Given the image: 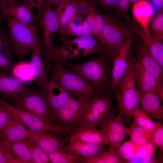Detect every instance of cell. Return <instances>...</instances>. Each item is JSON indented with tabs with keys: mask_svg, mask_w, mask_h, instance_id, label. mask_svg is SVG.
I'll use <instances>...</instances> for the list:
<instances>
[{
	"mask_svg": "<svg viewBox=\"0 0 163 163\" xmlns=\"http://www.w3.org/2000/svg\"><path fill=\"white\" fill-rule=\"evenodd\" d=\"M85 62L75 64L64 61L63 66L97 88L101 92L112 94V59L105 51Z\"/></svg>",
	"mask_w": 163,
	"mask_h": 163,
	"instance_id": "cell-1",
	"label": "cell"
},
{
	"mask_svg": "<svg viewBox=\"0 0 163 163\" xmlns=\"http://www.w3.org/2000/svg\"><path fill=\"white\" fill-rule=\"evenodd\" d=\"M102 14L104 24L101 45L112 61L124 43L135 34L129 19L127 23L121 18L119 14L110 12Z\"/></svg>",
	"mask_w": 163,
	"mask_h": 163,
	"instance_id": "cell-2",
	"label": "cell"
},
{
	"mask_svg": "<svg viewBox=\"0 0 163 163\" xmlns=\"http://www.w3.org/2000/svg\"><path fill=\"white\" fill-rule=\"evenodd\" d=\"M62 60H52L50 65V79L63 86L71 97L90 98L103 93L79 75L66 69Z\"/></svg>",
	"mask_w": 163,
	"mask_h": 163,
	"instance_id": "cell-3",
	"label": "cell"
},
{
	"mask_svg": "<svg viewBox=\"0 0 163 163\" xmlns=\"http://www.w3.org/2000/svg\"><path fill=\"white\" fill-rule=\"evenodd\" d=\"M4 17L8 26L14 56L26 58L35 44L42 46L38 28L34 24H24L10 17Z\"/></svg>",
	"mask_w": 163,
	"mask_h": 163,
	"instance_id": "cell-4",
	"label": "cell"
},
{
	"mask_svg": "<svg viewBox=\"0 0 163 163\" xmlns=\"http://www.w3.org/2000/svg\"><path fill=\"white\" fill-rule=\"evenodd\" d=\"M105 51L98 40L91 34L67 40L54 48L50 60L59 59L68 61L76 58L99 54Z\"/></svg>",
	"mask_w": 163,
	"mask_h": 163,
	"instance_id": "cell-5",
	"label": "cell"
},
{
	"mask_svg": "<svg viewBox=\"0 0 163 163\" xmlns=\"http://www.w3.org/2000/svg\"><path fill=\"white\" fill-rule=\"evenodd\" d=\"M134 61L135 57L132 53L127 72L114 92L118 113L123 117L131 116L140 104V93L136 88L134 78Z\"/></svg>",
	"mask_w": 163,
	"mask_h": 163,
	"instance_id": "cell-6",
	"label": "cell"
},
{
	"mask_svg": "<svg viewBox=\"0 0 163 163\" xmlns=\"http://www.w3.org/2000/svg\"><path fill=\"white\" fill-rule=\"evenodd\" d=\"M10 104L28 112L48 123L54 125L58 123L43 92L29 89Z\"/></svg>",
	"mask_w": 163,
	"mask_h": 163,
	"instance_id": "cell-7",
	"label": "cell"
},
{
	"mask_svg": "<svg viewBox=\"0 0 163 163\" xmlns=\"http://www.w3.org/2000/svg\"><path fill=\"white\" fill-rule=\"evenodd\" d=\"M37 11L35 24H37L40 29L42 45L50 60L55 47L54 39L59 30L58 19L53 8L48 3Z\"/></svg>",
	"mask_w": 163,
	"mask_h": 163,
	"instance_id": "cell-8",
	"label": "cell"
},
{
	"mask_svg": "<svg viewBox=\"0 0 163 163\" xmlns=\"http://www.w3.org/2000/svg\"><path fill=\"white\" fill-rule=\"evenodd\" d=\"M113 97L112 94L106 93H101L94 97L77 126L100 127L105 119L113 113Z\"/></svg>",
	"mask_w": 163,
	"mask_h": 163,
	"instance_id": "cell-9",
	"label": "cell"
},
{
	"mask_svg": "<svg viewBox=\"0 0 163 163\" xmlns=\"http://www.w3.org/2000/svg\"><path fill=\"white\" fill-rule=\"evenodd\" d=\"M0 107L21 121L26 127L34 132L50 131L65 137L72 129L62 125H51L32 114L20 109L0 98Z\"/></svg>",
	"mask_w": 163,
	"mask_h": 163,
	"instance_id": "cell-10",
	"label": "cell"
},
{
	"mask_svg": "<svg viewBox=\"0 0 163 163\" xmlns=\"http://www.w3.org/2000/svg\"><path fill=\"white\" fill-rule=\"evenodd\" d=\"M93 97L88 98L84 97H71L53 113L57 122L72 129L76 127Z\"/></svg>",
	"mask_w": 163,
	"mask_h": 163,
	"instance_id": "cell-11",
	"label": "cell"
},
{
	"mask_svg": "<svg viewBox=\"0 0 163 163\" xmlns=\"http://www.w3.org/2000/svg\"><path fill=\"white\" fill-rule=\"evenodd\" d=\"M31 52L29 62L31 70L34 80L41 90L49 79L48 75L50 72L51 63L41 45L35 44Z\"/></svg>",
	"mask_w": 163,
	"mask_h": 163,
	"instance_id": "cell-12",
	"label": "cell"
},
{
	"mask_svg": "<svg viewBox=\"0 0 163 163\" xmlns=\"http://www.w3.org/2000/svg\"><path fill=\"white\" fill-rule=\"evenodd\" d=\"M133 37L130 38L124 43L112 59L111 77L113 92L128 69L132 54L131 49Z\"/></svg>",
	"mask_w": 163,
	"mask_h": 163,
	"instance_id": "cell-13",
	"label": "cell"
},
{
	"mask_svg": "<svg viewBox=\"0 0 163 163\" xmlns=\"http://www.w3.org/2000/svg\"><path fill=\"white\" fill-rule=\"evenodd\" d=\"M134 76L136 86L140 93H154L163 102V85L160 84L152 74L137 62L135 58Z\"/></svg>",
	"mask_w": 163,
	"mask_h": 163,
	"instance_id": "cell-14",
	"label": "cell"
},
{
	"mask_svg": "<svg viewBox=\"0 0 163 163\" xmlns=\"http://www.w3.org/2000/svg\"><path fill=\"white\" fill-rule=\"evenodd\" d=\"M134 45L136 53V60L149 71L160 84L163 85V67L159 63L141 39L133 37Z\"/></svg>",
	"mask_w": 163,
	"mask_h": 163,
	"instance_id": "cell-15",
	"label": "cell"
},
{
	"mask_svg": "<svg viewBox=\"0 0 163 163\" xmlns=\"http://www.w3.org/2000/svg\"><path fill=\"white\" fill-rule=\"evenodd\" d=\"M101 131L107 136L110 147L117 149L128 135L129 128L111 114L100 126Z\"/></svg>",
	"mask_w": 163,
	"mask_h": 163,
	"instance_id": "cell-16",
	"label": "cell"
},
{
	"mask_svg": "<svg viewBox=\"0 0 163 163\" xmlns=\"http://www.w3.org/2000/svg\"><path fill=\"white\" fill-rule=\"evenodd\" d=\"M26 139L46 153L65 148L68 144L63 136L50 131L32 132Z\"/></svg>",
	"mask_w": 163,
	"mask_h": 163,
	"instance_id": "cell-17",
	"label": "cell"
},
{
	"mask_svg": "<svg viewBox=\"0 0 163 163\" xmlns=\"http://www.w3.org/2000/svg\"><path fill=\"white\" fill-rule=\"evenodd\" d=\"M64 140L67 143L77 140L110 145L107 137L101 130H98L95 127L89 126H80L74 128L65 137Z\"/></svg>",
	"mask_w": 163,
	"mask_h": 163,
	"instance_id": "cell-18",
	"label": "cell"
},
{
	"mask_svg": "<svg viewBox=\"0 0 163 163\" xmlns=\"http://www.w3.org/2000/svg\"><path fill=\"white\" fill-rule=\"evenodd\" d=\"M40 90L44 94L53 114L72 97L60 84L50 78Z\"/></svg>",
	"mask_w": 163,
	"mask_h": 163,
	"instance_id": "cell-19",
	"label": "cell"
},
{
	"mask_svg": "<svg viewBox=\"0 0 163 163\" xmlns=\"http://www.w3.org/2000/svg\"><path fill=\"white\" fill-rule=\"evenodd\" d=\"M29 89L12 76L0 74V98L5 101L16 99Z\"/></svg>",
	"mask_w": 163,
	"mask_h": 163,
	"instance_id": "cell-20",
	"label": "cell"
},
{
	"mask_svg": "<svg viewBox=\"0 0 163 163\" xmlns=\"http://www.w3.org/2000/svg\"><path fill=\"white\" fill-rule=\"evenodd\" d=\"M133 33L138 36L152 54L163 67V42L150 36L137 22L129 18Z\"/></svg>",
	"mask_w": 163,
	"mask_h": 163,
	"instance_id": "cell-21",
	"label": "cell"
},
{
	"mask_svg": "<svg viewBox=\"0 0 163 163\" xmlns=\"http://www.w3.org/2000/svg\"><path fill=\"white\" fill-rule=\"evenodd\" d=\"M32 132L12 115L9 122L0 133V139L10 142L23 141L29 138Z\"/></svg>",
	"mask_w": 163,
	"mask_h": 163,
	"instance_id": "cell-22",
	"label": "cell"
},
{
	"mask_svg": "<svg viewBox=\"0 0 163 163\" xmlns=\"http://www.w3.org/2000/svg\"><path fill=\"white\" fill-rule=\"evenodd\" d=\"M4 17L8 16L24 24H35L36 16L33 8L23 4L0 6Z\"/></svg>",
	"mask_w": 163,
	"mask_h": 163,
	"instance_id": "cell-23",
	"label": "cell"
},
{
	"mask_svg": "<svg viewBox=\"0 0 163 163\" xmlns=\"http://www.w3.org/2000/svg\"><path fill=\"white\" fill-rule=\"evenodd\" d=\"M140 93L141 109L160 122L163 119V106L160 98L152 92Z\"/></svg>",
	"mask_w": 163,
	"mask_h": 163,
	"instance_id": "cell-24",
	"label": "cell"
},
{
	"mask_svg": "<svg viewBox=\"0 0 163 163\" xmlns=\"http://www.w3.org/2000/svg\"><path fill=\"white\" fill-rule=\"evenodd\" d=\"M69 142L66 148L80 157L83 160L82 162L84 160L95 157L106 150L105 145L102 144L89 143L77 140Z\"/></svg>",
	"mask_w": 163,
	"mask_h": 163,
	"instance_id": "cell-25",
	"label": "cell"
},
{
	"mask_svg": "<svg viewBox=\"0 0 163 163\" xmlns=\"http://www.w3.org/2000/svg\"><path fill=\"white\" fill-rule=\"evenodd\" d=\"M76 0H69L58 5L54 6L59 20V39L61 43L65 40V32L69 22L76 11Z\"/></svg>",
	"mask_w": 163,
	"mask_h": 163,
	"instance_id": "cell-26",
	"label": "cell"
},
{
	"mask_svg": "<svg viewBox=\"0 0 163 163\" xmlns=\"http://www.w3.org/2000/svg\"><path fill=\"white\" fill-rule=\"evenodd\" d=\"M0 140L12 157L20 163H34L29 148L23 141L10 142Z\"/></svg>",
	"mask_w": 163,
	"mask_h": 163,
	"instance_id": "cell-27",
	"label": "cell"
},
{
	"mask_svg": "<svg viewBox=\"0 0 163 163\" xmlns=\"http://www.w3.org/2000/svg\"><path fill=\"white\" fill-rule=\"evenodd\" d=\"M156 147L153 140L149 143L141 145L128 163L157 162L155 158Z\"/></svg>",
	"mask_w": 163,
	"mask_h": 163,
	"instance_id": "cell-28",
	"label": "cell"
},
{
	"mask_svg": "<svg viewBox=\"0 0 163 163\" xmlns=\"http://www.w3.org/2000/svg\"><path fill=\"white\" fill-rule=\"evenodd\" d=\"M129 126L128 135L134 143L143 144L149 143L153 140V131L148 130L133 123H131Z\"/></svg>",
	"mask_w": 163,
	"mask_h": 163,
	"instance_id": "cell-29",
	"label": "cell"
},
{
	"mask_svg": "<svg viewBox=\"0 0 163 163\" xmlns=\"http://www.w3.org/2000/svg\"><path fill=\"white\" fill-rule=\"evenodd\" d=\"M50 163H82L83 160L79 156L65 148L47 153Z\"/></svg>",
	"mask_w": 163,
	"mask_h": 163,
	"instance_id": "cell-30",
	"label": "cell"
},
{
	"mask_svg": "<svg viewBox=\"0 0 163 163\" xmlns=\"http://www.w3.org/2000/svg\"><path fill=\"white\" fill-rule=\"evenodd\" d=\"M124 162L118 154L117 149L110 147L108 151H104L95 157L84 160L82 163H121Z\"/></svg>",
	"mask_w": 163,
	"mask_h": 163,
	"instance_id": "cell-31",
	"label": "cell"
},
{
	"mask_svg": "<svg viewBox=\"0 0 163 163\" xmlns=\"http://www.w3.org/2000/svg\"><path fill=\"white\" fill-rule=\"evenodd\" d=\"M148 33L156 40L163 42V11L160 10L151 20L148 26Z\"/></svg>",
	"mask_w": 163,
	"mask_h": 163,
	"instance_id": "cell-32",
	"label": "cell"
},
{
	"mask_svg": "<svg viewBox=\"0 0 163 163\" xmlns=\"http://www.w3.org/2000/svg\"><path fill=\"white\" fill-rule=\"evenodd\" d=\"M133 118L132 123L150 131H153L159 123L154 121L151 117L141 110L139 106L135 109Z\"/></svg>",
	"mask_w": 163,
	"mask_h": 163,
	"instance_id": "cell-33",
	"label": "cell"
},
{
	"mask_svg": "<svg viewBox=\"0 0 163 163\" xmlns=\"http://www.w3.org/2000/svg\"><path fill=\"white\" fill-rule=\"evenodd\" d=\"M0 53L13 59L11 40L8 28L7 29L0 22Z\"/></svg>",
	"mask_w": 163,
	"mask_h": 163,
	"instance_id": "cell-34",
	"label": "cell"
},
{
	"mask_svg": "<svg viewBox=\"0 0 163 163\" xmlns=\"http://www.w3.org/2000/svg\"><path fill=\"white\" fill-rule=\"evenodd\" d=\"M141 145L135 143L130 140L121 144L117 149V152L125 161L128 163L134 156Z\"/></svg>",
	"mask_w": 163,
	"mask_h": 163,
	"instance_id": "cell-35",
	"label": "cell"
},
{
	"mask_svg": "<svg viewBox=\"0 0 163 163\" xmlns=\"http://www.w3.org/2000/svg\"><path fill=\"white\" fill-rule=\"evenodd\" d=\"M23 141L29 148L34 163H50L46 153L28 141L26 139Z\"/></svg>",
	"mask_w": 163,
	"mask_h": 163,
	"instance_id": "cell-36",
	"label": "cell"
},
{
	"mask_svg": "<svg viewBox=\"0 0 163 163\" xmlns=\"http://www.w3.org/2000/svg\"><path fill=\"white\" fill-rule=\"evenodd\" d=\"M14 64L13 59L0 53V74L12 76V71Z\"/></svg>",
	"mask_w": 163,
	"mask_h": 163,
	"instance_id": "cell-37",
	"label": "cell"
},
{
	"mask_svg": "<svg viewBox=\"0 0 163 163\" xmlns=\"http://www.w3.org/2000/svg\"><path fill=\"white\" fill-rule=\"evenodd\" d=\"M154 142L157 146H158L162 152H163V126L159 122L153 130Z\"/></svg>",
	"mask_w": 163,
	"mask_h": 163,
	"instance_id": "cell-38",
	"label": "cell"
},
{
	"mask_svg": "<svg viewBox=\"0 0 163 163\" xmlns=\"http://www.w3.org/2000/svg\"><path fill=\"white\" fill-rule=\"evenodd\" d=\"M0 163H20L10 155L0 140Z\"/></svg>",
	"mask_w": 163,
	"mask_h": 163,
	"instance_id": "cell-39",
	"label": "cell"
},
{
	"mask_svg": "<svg viewBox=\"0 0 163 163\" xmlns=\"http://www.w3.org/2000/svg\"><path fill=\"white\" fill-rule=\"evenodd\" d=\"M141 0H118L116 9L118 11L124 13L128 10L131 6Z\"/></svg>",
	"mask_w": 163,
	"mask_h": 163,
	"instance_id": "cell-40",
	"label": "cell"
},
{
	"mask_svg": "<svg viewBox=\"0 0 163 163\" xmlns=\"http://www.w3.org/2000/svg\"><path fill=\"white\" fill-rule=\"evenodd\" d=\"M12 115L0 107V133L9 122Z\"/></svg>",
	"mask_w": 163,
	"mask_h": 163,
	"instance_id": "cell-41",
	"label": "cell"
},
{
	"mask_svg": "<svg viewBox=\"0 0 163 163\" xmlns=\"http://www.w3.org/2000/svg\"><path fill=\"white\" fill-rule=\"evenodd\" d=\"M95 5L97 4L106 9H116L118 0H91Z\"/></svg>",
	"mask_w": 163,
	"mask_h": 163,
	"instance_id": "cell-42",
	"label": "cell"
},
{
	"mask_svg": "<svg viewBox=\"0 0 163 163\" xmlns=\"http://www.w3.org/2000/svg\"><path fill=\"white\" fill-rule=\"evenodd\" d=\"M23 4L33 8H36L38 10L47 3L48 0H22Z\"/></svg>",
	"mask_w": 163,
	"mask_h": 163,
	"instance_id": "cell-43",
	"label": "cell"
},
{
	"mask_svg": "<svg viewBox=\"0 0 163 163\" xmlns=\"http://www.w3.org/2000/svg\"><path fill=\"white\" fill-rule=\"evenodd\" d=\"M22 0H0V6L14 5L20 3Z\"/></svg>",
	"mask_w": 163,
	"mask_h": 163,
	"instance_id": "cell-44",
	"label": "cell"
},
{
	"mask_svg": "<svg viewBox=\"0 0 163 163\" xmlns=\"http://www.w3.org/2000/svg\"><path fill=\"white\" fill-rule=\"evenodd\" d=\"M69 0H48L47 3L52 6H57Z\"/></svg>",
	"mask_w": 163,
	"mask_h": 163,
	"instance_id": "cell-45",
	"label": "cell"
},
{
	"mask_svg": "<svg viewBox=\"0 0 163 163\" xmlns=\"http://www.w3.org/2000/svg\"><path fill=\"white\" fill-rule=\"evenodd\" d=\"M154 5L160 10L163 9V0H152Z\"/></svg>",
	"mask_w": 163,
	"mask_h": 163,
	"instance_id": "cell-46",
	"label": "cell"
},
{
	"mask_svg": "<svg viewBox=\"0 0 163 163\" xmlns=\"http://www.w3.org/2000/svg\"><path fill=\"white\" fill-rule=\"evenodd\" d=\"M4 19V17L0 13V22H2L3 20Z\"/></svg>",
	"mask_w": 163,
	"mask_h": 163,
	"instance_id": "cell-47",
	"label": "cell"
}]
</instances>
